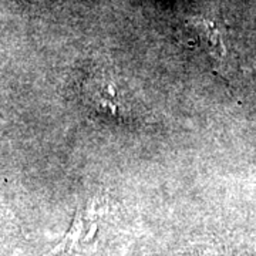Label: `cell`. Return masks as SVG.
Instances as JSON below:
<instances>
[{
  "instance_id": "7a4b0ae2",
  "label": "cell",
  "mask_w": 256,
  "mask_h": 256,
  "mask_svg": "<svg viewBox=\"0 0 256 256\" xmlns=\"http://www.w3.org/2000/svg\"><path fill=\"white\" fill-rule=\"evenodd\" d=\"M96 229V214H94V206L92 205V210L82 208L78 210L74 215L73 224L70 226V230L64 236L63 242L56 248V254H63V252H70L84 236L90 232H94Z\"/></svg>"
},
{
  "instance_id": "6da1fadb",
  "label": "cell",
  "mask_w": 256,
  "mask_h": 256,
  "mask_svg": "<svg viewBox=\"0 0 256 256\" xmlns=\"http://www.w3.org/2000/svg\"><path fill=\"white\" fill-rule=\"evenodd\" d=\"M86 98L92 108L100 114L118 117L121 102L114 82L106 77H94L86 82Z\"/></svg>"
},
{
  "instance_id": "3957f363",
  "label": "cell",
  "mask_w": 256,
  "mask_h": 256,
  "mask_svg": "<svg viewBox=\"0 0 256 256\" xmlns=\"http://www.w3.org/2000/svg\"><path fill=\"white\" fill-rule=\"evenodd\" d=\"M191 26L198 33L200 42L210 57L220 62L225 57V47L216 26L206 18H192Z\"/></svg>"
}]
</instances>
